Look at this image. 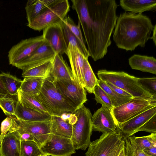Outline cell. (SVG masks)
<instances>
[{
  "mask_svg": "<svg viewBox=\"0 0 156 156\" xmlns=\"http://www.w3.org/2000/svg\"><path fill=\"white\" fill-rule=\"evenodd\" d=\"M97 75L99 80L111 83L130 94L133 98L156 100L141 86L138 82V78L123 71L105 69L98 71Z\"/></svg>",
  "mask_w": 156,
  "mask_h": 156,
  "instance_id": "4",
  "label": "cell"
},
{
  "mask_svg": "<svg viewBox=\"0 0 156 156\" xmlns=\"http://www.w3.org/2000/svg\"><path fill=\"white\" fill-rule=\"evenodd\" d=\"M9 95L2 82L0 74V97Z\"/></svg>",
  "mask_w": 156,
  "mask_h": 156,
  "instance_id": "44",
  "label": "cell"
},
{
  "mask_svg": "<svg viewBox=\"0 0 156 156\" xmlns=\"http://www.w3.org/2000/svg\"><path fill=\"white\" fill-rule=\"evenodd\" d=\"M33 96L51 116L73 114L76 110L58 91L55 79L50 76L45 78L39 94Z\"/></svg>",
  "mask_w": 156,
  "mask_h": 156,
  "instance_id": "3",
  "label": "cell"
},
{
  "mask_svg": "<svg viewBox=\"0 0 156 156\" xmlns=\"http://www.w3.org/2000/svg\"><path fill=\"white\" fill-rule=\"evenodd\" d=\"M73 116L70 139L76 150H85L91 142L92 115L89 109L83 105L75 111Z\"/></svg>",
  "mask_w": 156,
  "mask_h": 156,
  "instance_id": "5",
  "label": "cell"
},
{
  "mask_svg": "<svg viewBox=\"0 0 156 156\" xmlns=\"http://www.w3.org/2000/svg\"><path fill=\"white\" fill-rule=\"evenodd\" d=\"M68 118L67 119L64 118L62 116H51V134L70 139L72 132V125Z\"/></svg>",
  "mask_w": 156,
  "mask_h": 156,
  "instance_id": "24",
  "label": "cell"
},
{
  "mask_svg": "<svg viewBox=\"0 0 156 156\" xmlns=\"http://www.w3.org/2000/svg\"><path fill=\"white\" fill-rule=\"evenodd\" d=\"M63 21L72 33L79 40L81 43L83 45H86L80 29V24L79 21L78 25H76L69 16H68L64 18Z\"/></svg>",
  "mask_w": 156,
  "mask_h": 156,
  "instance_id": "38",
  "label": "cell"
},
{
  "mask_svg": "<svg viewBox=\"0 0 156 156\" xmlns=\"http://www.w3.org/2000/svg\"><path fill=\"white\" fill-rule=\"evenodd\" d=\"M156 106V100L133 98L111 111L116 125L125 122Z\"/></svg>",
  "mask_w": 156,
  "mask_h": 156,
  "instance_id": "7",
  "label": "cell"
},
{
  "mask_svg": "<svg viewBox=\"0 0 156 156\" xmlns=\"http://www.w3.org/2000/svg\"><path fill=\"white\" fill-rule=\"evenodd\" d=\"M91 122L92 131L108 133L114 132L116 130L111 111L104 106L102 105L92 115Z\"/></svg>",
  "mask_w": 156,
  "mask_h": 156,
  "instance_id": "14",
  "label": "cell"
},
{
  "mask_svg": "<svg viewBox=\"0 0 156 156\" xmlns=\"http://www.w3.org/2000/svg\"><path fill=\"white\" fill-rule=\"evenodd\" d=\"M44 42L43 35L23 40L13 46L8 52L9 64L13 66L29 56Z\"/></svg>",
  "mask_w": 156,
  "mask_h": 156,
  "instance_id": "10",
  "label": "cell"
},
{
  "mask_svg": "<svg viewBox=\"0 0 156 156\" xmlns=\"http://www.w3.org/2000/svg\"><path fill=\"white\" fill-rule=\"evenodd\" d=\"M138 80L141 86L156 99V77L138 78Z\"/></svg>",
  "mask_w": 156,
  "mask_h": 156,
  "instance_id": "37",
  "label": "cell"
},
{
  "mask_svg": "<svg viewBox=\"0 0 156 156\" xmlns=\"http://www.w3.org/2000/svg\"><path fill=\"white\" fill-rule=\"evenodd\" d=\"M153 34L152 35L151 37H150L151 39L153 40V42L154 43L155 45H156V25L155 24L154 25V28L152 30Z\"/></svg>",
  "mask_w": 156,
  "mask_h": 156,
  "instance_id": "45",
  "label": "cell"
},
{
  "mask_svg": "<svg viewBox=\"0 0 156 156\" xmlns=\"http://www.w3.org/2000/svg\"><path fill=\"white\" fill-rule=\"evenodd\" d=\"M119 4L125 11L134 14L156 10V0H120Z\"/></svg>",
  "mask_w": 156,
  "mask_h": 156,
  "instance_id": "20",
  "label": "cell"
},
{
  "mask_svg": "<svg viewBox=\"0 0 156 156\" xmlns=\"http://www.w3.org/2000/svg\"><path fill=\"white\" fill-rule=\"evenodd\" d=\"M20 143L13 132L8 131L0 145V156H21Z\"/></svg>",
  "mask_w": 156,
  "mask_h": 156,
  "instance_id": "21",
  "label": "cell"
},
{
  "mask_svg": "<svg viewBox=\"0 0 156 156\" xmlns=\"http://www.w3.org/2000/svg\"><path fill=\"white\" fill-rule=\"evenodd\" d=\"M125 150L127 156H150L143 152L136 144L133 136L124 139Z\"/></svg>",
  "mask_w": 156,
  "mask_h": 156,
  "instance_id": "33",
  "label": "cell"
},
{
  "mask_svg": "<svg viewBox=\"0 0 156 156\" xmlns=\"http://www.w3.org/2000/svg\"><path fill=\"white\" fill-rule=\"evenodd\" d=\"M133 137L136 144L142 150L153 146L156 147V133L140 137Z\"/></svg>",
  "mask_w": 156,
  "mask_h": 156,
  "instance_id": "36",
  "label": "cell"
},
{
  "mask_svg": "<svg viewBox=\"0 0 156 156\" xmlns=\"http://www.w3.org/2000/svg\"><path fill=\"white\" fill-rule=\"evenodd\" d=\"M14 116L19 119L28 122L48 121L51 115L48 113H43L23 106L17 100L16 103Z\"/></svg>",
  "mask_w": 156,
  "mask_h": 156,
  "instance_id": "18",
  "label": "cell"
},
{
  "mask_svg": "<svg viewBox=\"0 0 156 156\" xmlns=\"http://www.w3.org/2000/svg\"><path fill=\"white\" fill-rule=\"evenodd\" d=\"M59 0H29L25 7L27 19L29 23Z\"/></svg>",
  "mask_w": 156,
  "mask_h": 156,
  "instance_id": "23",
  "label": "cell"
},
{
  "mask_svg": "<svg viewBox=\"0 0 156 156\" xmlns=\"http://www.w3.org/2000/svg\"><path fill=\"white\" fill-rule=\"evenodd\" d=\"M55 80L58 91L76 110L87 101V93L84 88L77 84L73 80Z\"/></svg>",
  "mask_w": 156,
  "mask_h": 156,
  "instance_id": "8",
  "label": "cell"
},
{
  "mask_svg": "<svg viewBox=\"0 0 156 156\" xmlns=\"http://www.w3.org/2000/svg\"><path fill=\"white\" fill-rule=\"evenodd\" d=\"M98 85L106 93L114 108L121 105L132 98L124 97L117 93L104 81L100 80H98Z\"/></svg>",
  "mask_w": 156,
  "mask_h": 156,
  "instance_id": "31",
  "label": "cell"
},
{
  "mask_svg": "<svg viewBox=\"0 0 156 156\" xmlns=\"http://www.w3.org/2000/svg\"><path fill=\"white\" fill-rule=\"evenodd\" d=\"M128 62L132 69L156 74V59L153 56L134 54Z\"/></svg>",
  "mask_w": 156,
  "mask_h": 156,
  "instance_id": "19",
  "label": "cell"
},
{
  "mask_svg": "<svg viewBox=\"0 0 156 156\" xmlns=\"http://www.w3.org/2000/svg\"><path fill=\"white\" fill-rule=\"evenodd\" d=\"M93 93L97 104H100L112 110L114 107L106 93L98 85L94 87Z\"/></svg>",
  "mask_w": 156,
  "mask_h": 156,
  "instance_id": "34",
  "label": "cell"
},
{
  "mask_svg": "<svg viewBox=\"0 0 156 156\" xmlns=\"http://www.w3.org/2000/svg\"><path fill=\"white\" fill-rule=\"evenodd\" d=\"M125 153H126V152H125ZM126 156H127L126 155Z\"/></svg>",
  "mask_w": 156,
  "mask_h": 156,
  "instance_id": "48",
  "label": "cell"
},
{
  "mask_svg": "<svg viewBox=\"0 0 156 156\" xmlns=\"http://www.w3.org/2000/svg\"><path fill=\"white\" fill-rule=\"evenodd\" d=\"M83 74L85 87L84 88L89 93H93L94 87L98 85V80L95 76L88 61L85 58L83 67Z\"/></svg>",
  "mask_w": 156,
  "mask_h": 156,
  "instance_id": "30",
  "label": "cell"
},
{
  "mask_svg": "<svg viewBox=\"0 0 156 156\" xmlns=\"http://www.w3.org/2000/svg\"><path fill=\"white\" fill-rule=\"evenodd\" d=\"M55 54L49 44L44 40L42 44L15 66L22 70L33 67L48 62H52Z\"/></svg>",
  "mask_w": 156,
  "mask_h": 156,
  "instance_id": "12",
  "label": "cell"
},
{
  "mask_svg": "<svg viewBox=\"0 0 156 156\" xmlns=\"http://www.w3.org/2000/svg\"><path fill=\"white\" fill-rule=\"evenodd\" d=\"M8 96L0 97V108L6 115L14 116L16 102Z\"/></svg>",
  "mask_w": 156,
  "mask_h": 156,
  "instance_id": "35",
  "label": "cell"
},
{
  "mask_svg": "<svg viewBox=\"0 0 156 156\" xmlns=\"http://www.w3.org/2000/svg\"><path fill=\"white\" fill-rule=\"evenodd\" d=\"M87 43L94 61L103 58L111 45V37L118 17L115 0H72Z\"/></svg>",
  "mask_w": 156,
  "mask_h": 156,
  "instance_id": "1",
  "label": "cell"
},
{
  "mask_svg": "<svg viewBox=\"0 0 156 156\" xmlns=\"http://www.w3.org/2000/svg\"><path fill=\"white\" fill-rule=\"evenodd\" d=\"M3 84L9 95L17 96L22 80L8 73L0 74Z\"/></svg>",
  "mask_w": 156,
  "mask_h": 156,
  "instance_id": "28",
  "label": "cell"
},
{
  "mask_svg": "<svg viewBox=\"0 0 156 156\" xmlns=\"http://www.w3.org/2000/svg\"><path fill=\"white\" fill-rule=\"evenodd\" d=\"M45 78L41 77L24 78L19 90L31 95H38L41 92Z\"/></svg>",
  "mask_w": 156,
  "mask_h": 156,
  "instance_id": "25",
  "label": "cell"
},
{
  "mask_svg": "<svg viewBox=\"0 0 156 156\" xmlns=\"http://www.w3.org/2000/svg\"><path fill=\"white\" fill-rule=\"evenodd\" d=\"M119 156H126L125 146L121 151Z\"/></svg>",
  "mask_w": 156,
  "mask_h": 156,
  "instance_id": "46",
  "label": "cell"
},
{
  "mask_svg": "<svg viewBox=\"0 0 156 156\" xmlns=\"http://www.w3.org/2000/svg\"><path fill=\"white\" fill-rule=\"evenodd\" d=\"M65 40L68 46L69 43L77 48L84 57L88 58L89 55L86 45H83L79 40L70 31L63 20L60 23Z\"/></svg>",
  "mask_w": 156,
  "mask_h": 156,
  "instance_id": "27",
  "label": "cell"
},
{
  "mask_svg": "<svg viewBox=\"0 0 156 156\" xmlns=\"http://www.w3.org/2000/svg\"><path fill=\"white\" fill-rule=\"evenodd\" d=\"M104 82L117 93L127 98H133L130 94L126 92L122 89L114 85L111 83L107 82Z\"/></svg>",
  "mask_w": 156,
  "mask_h": 156,
  "instance_id": "41",
  "label": "cell"
},
{
  "mask_svg": "<svg viewBox=\"0 0 156 156\" xmlns=\"http://www.w3.org/2000/svg\"><path fill=\"white\" fill-rule=\"evenodd\" d=\"M156 114V106L128 121L116 125V130L124 140L135 133L136 131Z\"/></svg>",
  "mask_w": 156,
  "mask_h": 156,
  "instance_id": "15",
  "label": "cell"
},
{
  "mask_svg": "<svg viewBox=\"0 0 156 156\" xmlns=\"http://www.w3.org/2000/svg\"><path fill=\"white\" fill-rule=\"evenodd\" d=\"M140 131H144L151 133H156V114L137 129L135 133Z\"/></svg>",
  "mask_w": 156,
  "mask_h": 156,
  "instance_id": "39",
  "label": "cell"
},
{
  "mask_svg": "<svg viewBox=\"0 0 156 156\" xmlns=\"http://www.w3.org/2000/svg\"><path fill=\"white\" fill-rule=\"evenodd\" d=\"M21 156H38L42 154L40 147L34 141H23L20 143Z\"/></svg>",
  "mask_w": 156,
  "mask_h": 156,
  "instance_id": "32",
  "label": "cell"
},
{
  "mask_svg": "<svg viewBox=\"0 0 156 156\" xmlns=\"http://www.w3.org/2000/svg\"><path fill=\"white\" fill-rule=\"evenodd\" d=\"M52 62L49 61L38 66L23 70L22 76L24 78H46L50 76Z\"/></svg>",
  "mask_w": 156,
  "mask_h": 156,
  "instance_id": "26",
  "label": "cell"
},
{
  "mask_svg": "<svg viewBox=\"0 0 156 156\" xmlns=\"http://www.w3.org/2000/svg\"><path fill=\"white\" fill-rule=\"evenodd\" d=\"M17 96L18 100L24 106L41 113H48L47 110L33 95L26 94L19 90Z\"/></svg>",
  "mask_w": 156,
  "mask_h": 156,
  "instance_id": "29",
  "label": "cell"
},
{
  "mask_svg": "<svg viewBox=\"0 0 156 156\" xmlns=\"http://www.w3.org/2000/svg\"><path fill=\"white\" fill-rule=\"evenodd\" d=\"M154 27L151 19L142 13L124 12L118 17L113 41L118 48L126 51H132L138 46L144 47Z\"/></svg>",
  "mask_w": 156,
  "mask_h": 156,
  "instance_id": "2",
  "label": "cell"
},
{
  "mask_svg": "<svg viewBox=\"0 0 156 156\" xmlns=\"http://www.w3.org/2000/svg\"><path fill=\"white\" fill-rule=\"evenodd\" d=\"M70 11V4L67 0L59 1L28 23L27 26L36 30L41 31L49 26L60 23Z\"/></svg>",
  "mask_w": 156,
  "mask_h": 156,
  "instance_id": "6",
  "label": "cell"
},
{
  "mask_svg": "<svg viewBox=\"0 0 156 156\" xmlns=\"http://www.w3.org/2000/svg\"><path fill=\"white\" fill-rule=\"evenodd\" d=\"M124 140L117 130L102 133L99 139L90 142L85 156H108Z\"/></svg>",
  "mask_w": 156,
  "mask_h": 156,
  "instance_id": "9",
  "label": "cell"
},
{
  "mask_svg": "<svg viewBox=\"0 0 156 156\" xmlns=\"http://www.w3.org/2000/svg\"><path fill=\"white\" fill-rule=\"evenodd\" d=\"M12 124V116H8L2 122L1 124L0 145L5 135L8 133Z\"/></svg>",
  "mask_w": 156,
  "mask_h": 156,
  "instance_id": "40",
  "label": "cell"
},
{
  "mask_svg": "<svg viewBox=\"0 0 156 156\" xmlns=\"http://www.w3.org/2000/svg\"><path fill=\"white\" fill-rule=\"evenodd\" d=\"M40 149L43 153L51 156H71L76 150L70 138L52 134Z\"/></svg>",
  "mask_w": 156,
  "mask_h": 156,
  "instance_id": "11",
  "label": "cell"
},
{
  "mask_svg": "<svg viewBox=\"0 0 156 156\" xmlns=\"http://www.w3.org/2000/svg\"><path fill=\"white\" fill-rule=\"evenodd\" d=\"M60 23L44 28L42 34L56 54H66L68 46L66 43Z\"/></svg>",
  "mask_w": 156,
  "mask_h": 156,
  "instance_id": "17",
  "label": "cell"
},
{
  "mask_svg": "<svg viewBox=\"0 0 156 156\" xmlns=\"http://www.w3.org/2000/svg\"><path fill=\"white\" fill-rule=\"evenodd\" d=\"M125 146V142L123 140L108 156H119L122 150Z\"/></svg>",
  "mask_w": 156,
  "mask_h": 156,
  "instance_id": "42",
  "label": "cell"
},
{
  "mask_svg": "<svg viewBox=\"0 0 156 156\" xmlns=\"http://www.w3.org/2000/svg\"><path fill=\"white\" fill-rule=\"evenodd\" d=\"M146 154L150 156H156V147L153 146L142 150Z\"/></svg>",
  "mask_w": 156,
  "mask_h": 156,
  "instance_id": "43",
  "label": "cell"
},
{
  "mask_svg": "<svg viewBox=\"0 0 156 156\" xmlns=\"http://www.w3.org/2000/svg\"><path fill=\"white\" fill-rule=\"evenodd\" d=\"M50 76L55 80H73L72 70L62 55L55 54L52 62Z\"/></svg>",
  "mask_w": 156,
  "mask_h": 156,
  "instance_id": "22",
  "label": "cell"
},
{
  "mask_svg": "<svg viewBox=\"0 0 156 156\" xmlns=\"http://www.w3.org/2000/svg\"><path fill=\"white\" fill-rule=\"evenodd\" d=\"M66 54L70 63L74 81L77 84L84 88L83 67L86 58L77 48L70 43L68 44Z\"/></svg>",
  "mask_w": 156,
  "mask_h": 156,
  "instance_id": "16",
  "label": "cell"
},
{
  "mask_svg": "<svg viewBox=\"0 0 156 156\" xmlns=\"http://www.w3.org/2000/svg\"><path fill=\"white\" fill-rule=\"evenodd\" d=\"M16 118L21 128L33 136L34 141L40 147L49 138L51 134V119L46 121L32 122Z\"/></svg>",
  "mask_w": 156,
  "mask_h": 156,
  "instance_id": "13",
  "label": "cell"
},
{
  "mask_svg": "<svg viewBox=\"0 0 156 156\" xmlns=\"http://www.w3.org/2000/svg\"><path fill=\"white\" fill-rule=\"evenodd\" d=\"M38 156H50L49 155H47L45 154L42 153L40 155H39Z\"/></svg>",
  "mask_w": 156,
  "mask_h": 156,
  "instance_id": "47",
  "label": "cell"
}]
</instances>
